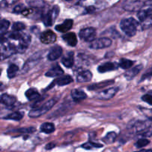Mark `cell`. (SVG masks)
I'll list each match as a JSON object with an SVG mask.
<instances>
[{
  "instance_id": "484cf974",
  "label": "cell",
  "mask_w": 152,
  "mask_h": 152,
  "mask_svg": "<svg viewBox=\"0 0 152 152\" xmlns=\"http://www.w3.org/2000/svg\"><path fill=\"white\" fill-rule=\"evenodd\" d=\"M18 71H19V67H18L17 65H14V64H12V65H10V66L8 67V68H7V77H8V78L12 79V78H13L14 77H16Z\"/></svg>"
},
{
  "instance_id": "d590c367",
  "label": "cell",
  "mask_w": 152,
  "mask_h": 152,
  "mask_svg": "<svg viewBox=\"0 0 152 152\" xmlns=\"http://www.w3.org/2000/svg\"><path fill=\"white\" fill-rule=\"evenodd\" d=\"M18 0H3L2 2L1 3V6L3 7H6V6L11 5V4H14L15 2H16Z\"/></svg>"
},
{
  "instance_id": "7bdbcfd3",
  "label": "cell",
  "mask_w": 152,
  "mask_h": 152,
  "mask_svg": "<svg viewBox=\"0 0 152 152\" xmlns=\"http://www.w3.org/2000/svg\"><path fill=\"white\" fill-rule=\"evenodd\" d=\"M1 70H0V75H1Z\"/></svg>"
},
{
  "instance_id": "ffe728a7",
  "label": "cell",
  "mask_w": 152,
  "mask_h": 152,
  "mask_svg": "<svg viewBox=\"0 0 152 152\" xmlns=\"http://www.w3.org/2000/svg\"><path fill=\"white\" fill-rule=\"evenodd\" d=\"M114 83V80H107V81L102 82V83H98L93 85H91V86H89L88 87V89L90 91L98 90V89L99 88H104L105 87L110 86V85L113 84Z\"/></svg>"
},
{
  "instance_id": "9c48e42d",
  "label": "cell",
  "mask_w": 152,
  "mask_h": 152,
  "mask_svg": "<svg viewBox=\"0 0 152 152\" xmlns=\"http://www.w3.org/2000/svg\"><path fill=\"white\" fill-rule=\"evenodd\" d=\"M56 39V36L53 31H46L42 33L40 35V40L44 44H51L54 42Z\"/></svg>"
},
{
  "instance_id": "ba28073f",
  "label": "cell",
  "mask_w": 152,
  "mask_h": 152,
  "mask_svg": "<svg viewBox=\"0 0 152 152\" xmlns=\"http://www.w3.org/2000/svg\"><path fill=\"white\" fill-rule=\"evenodd\" d=\"M96 30L94 28H87L80 31V39L86 42H92L96 37Z\"/></svg>"
},
{
  "instance_id": "7402d4cb",
  "label": "cell",
  "mask_w": 152,
  "mask_h": 152,
  "mask_svg": "<svg viewBox=\"0 0 152 152\" xmlns=\"http://www.w3.org/2000/svg\"><path fill=\"white\" fill-rule=\"evenodd\" d=\"M73 82V78L69 75L65 76V77H59V79L55 81L56 85H58L59 86H67V85L70 84Z\"/></svg>"
},
{
  "instance_id": "4dcf8cb0",
  "label": "cell",
  "mask_w": 152,
  "mask_h": 152,
  "mask_svg": "<svg viewBox=\"0 0 152 152\" xmlns=\"http://www.w3.org/2000/svg\"><path fill=\"white\" fill-rule=\"evenodd\" d=\"M25 25L23 22H15L13 25H12V30L13 31H16V32H20L21 31L24 30L25 28Z\"/></svg>"
},
{
  "instance_id": "8fae6325",
  "label": "cell",
  "mask_w": 152,
  "mask_h": 152,
  "mask_svg": "<svg viewBox=\"0 0 152 152\" xmlns=\"http://www.w3.org/2000/svg\"><path fill=\"white\" fill-rule=\"evenodd\" d=\"M64 74V71L59 65H55L51 68L48 70V72H46L45 76L48 77H56L62 75Z\"/></svg>"
},
{
  "instance_id": "5b68a950",
  "label": "cell",
  "mask_w": 152,
  "mask_h": 152,
  "mask_svg": "<svg viewBox=\"0 0 152 152\" xmlns=\"http://www.w3.org/2000/svg\"><path fill=\"white\" fill-rule=\"evenodd\" d=\"M149 0H126L123 4V8L128 11H136L145 5Z\"/></svg>"
},
{
  "instance_id": "8992f818",
  "label": "cell",
  "mask_w": 152,
  "mask_h": 152,
  "mask_svg": "<svg viewBox=\"0 0 152 152\" xmlns=\"http://www.w3.org/2000/svg\"><path fill=\"white\" fill-rule=\"evenodd\" d=\"M112 44V41L111 39L107 37H102V38L94 39L90 44V48L92 49H102L105 48H108Z\"/></svg>"
},
{
  "instance_id": "6da1fadb",
  "label": "cell",
  "mask_w": 152,
  "mask_h": 152,
  "mask_svg": "<svg viewBox=\"0 0 152 152\" xmlns=\"http://www.w3.org/2000/svg\"><path fill=\"white\" fill-rule=\"evenodd\" d=\"M7 45L13 53H24L31 43V37L21 32H10L3 34Z\"/></svg>"
},
{
  "instance_id": "52a82bcc",
  "label": "cell",
  "mask_w": 152,
  "mask_h": 152,
  "mask_svg": "<svg viewBox=\"0 0 152 152\" xmlns=\"http://www.w3.org/2000/svg\"><path fill=\"white\" fill-rule=\"evenodd\" d=\"M118 91L119 88L117 87L110 88L105 89V90H103L99 92V93H98L96 94V99H102V100H108V99L114 97Z\"/></svg>"
},
{
  "instance_id": "1f68e13d",
  "label": "cell",
  "mask_w": 152,
  "mask_h": 152,
  "mask_svg": "<svg viewBox=\"0 0 152 152\" xmlns=\"http://www.w3.org/2000/svg\"><path fill=\"white\" fill-rule=\"evenodd\" d=\"M150 141L148 140L142 138V139L139 140L135 143V146H136L137 148H142V147L146 146V145H148Z\"/></svg>"
},
{
  "instance_id": "277c9868",
  "label": "cell",
  "mask_w": 152,
  "mask_h": 152,
  "mask_svg": "<svg viewBox=\"0 0 152 152\" xmlns=\"http://www.w3.org/2000/svg\"><path fill=\"white\" fill-rule=\"evenodd\" d=\"M59 7L57 5H54L50 10H49L47 13L43 14L42 21L45 25L46 26H51L54 23L56 17L59 15Z\"/></svg>"
},
{
  "instance_id": "30bf717a",
  "label": "cell",
  "mask_w": 152,
  "mask_h": 152,
  "mask_svg": "<svg viewBox=\"0 0 152 152\" xmlns=\"http://www.w3.org/2000/svg\"><path fill=\"white\" fill-rule=\"evenodd\" d=\"M62 54V48L59 45H55L50 48L48 54V59L50 61H54L59 59Z\"/></svg>"
},
{
  "instance_id": "f35d334b",
  "label": "cell",
  "mask_w": 152,
  "mask_h": 152,
  "mask_svg": "<svg viewBox=\"0 0 152 152\" xmlns=\"http://www.w3.org/2000/svg\"><path fill=\"white\" fill-rule=\"evenodd\" d=\"M151 76H152V68H151V69L148 70V71L146 73V74H144L143 77H142V80H144V79H145V78H146V77H151Z\"/></svg>"
},
{
  "instance_id": "d4e9b609",
  "label": "cell",
  "mask_w": 152,
  "mask_h": 152,
  "mask_svg": "<svg viewBox=\"0 0 152 152\" xmlns=\"http://www.w3.org/2000/svg\"><path fill=\"white\" fill-rule=\"evenodd\" d=\"M134 65L133 61L130 59H126V58H122L119 62V66L123 69H129L132 65Z\"/></svg>"
},
{
  "instance_id": "ab89813d",
  "label": "cell",
  "mask_w": 152,
  "mask_h": 152,
  "mask_svg": "<svg viewBox=\"0 0 152 152\" xmlns=\"http://www.w3.org/2000/svg\"><path fill=\"white\" fill-rule=\"evenodd\" d=\"M134 152H152V149H142L140 151Z\"/></svg>"
},
{
  "instance_id": "2e32d148",
  "label": "cell",
  "mask_w": 152,
  "mask_h": 152,
  "mask_svg": "<svg viewBox=\"0 0 152 152\" xmlns=\"http://www.w3.org/2000/svg\"><path fill=\"white\" fill-rule=\"evenodd\" d=\"M118 65H117L114 62H106V63H104L102 65H99L98 67L97 70L99 73H105L108 72V71H114V70L117 69Z\"/></svg>"
},
{
  "instance_id": "74e56055",
  "label": "cell",
  "mask_w": 152,
  "mask_h": 152,
  "mask_svg": "<svg viewBox=\"0 0 152 152\" xmlns=\"http://www.w3.org/2000/svg\"><path fill=\"white\" fill-rule=\"evenodd\" d=\"M55 146H56V144H55L54 142H50V143H48V145H46L45 149L50 150V149H52V148H54Z\"/></svg>"
},
{
  "instance_id": "e575fe53",
  "label": "cell",
  "mask_w": 152,
  "mask_h": 152,
  "mask_svg": "<svg viewBox=\"0 0 152 152\" xmlns=\"http://www.w3.org/2000/svg\"><path fill=\"white\" fill-rule=\"evenodd\" d=\"M142 99L144 102H147L149 105H152V95L145 94L142 96Z\"/></svg>"
},
{
  "instance_id": "3957f363",
  "label": "cell",
  "mask_w": 152,
  "mask_h": 152,
  "mask_svg": "<svg viewBox=\"0 0 152 152\" xmlns=\"http://www.w3.org/2000/svg\"><path fill=\"white\" fill-rule=\"evenodd\" d=\"M59 98L58 97H54L53 99H50V100L48 101L47 102H45V104H43L42 105V107H39L38 108H36V109L31 110L30 111L29 116L31 118H37L39 117H41L43 114H45V113H47L49 110L51 109L53 107V105L57 102Z\"/></svg>"
},
{
  "instance_id": "4316f807",
  "label": "cell",
  "mask_w": 152,
  "mask_h": 152,
  "mask_svg": "<svg viewBox=\"0 0 152 152\" xmlns=\"http://www.w3.org/2000/svg\"><path fill=\"white\" fill-rule=\"evenodd\" d=\"M24 116L23 112H20V111H16V112H13L12 114H8L7 116H6L4 117L5 120H16V121H19V120H22V117Z\"/></svg>"
},
{
  "instance_id": "836d02e7",
  "label": "cell",
  "mask_w": 152,
  "mask_h": 152,
  "mask_svg": "<svg viewBox=\"0 0 152 152\" xmlns=\"http://www.w3.org/2000/svg\"><path fill=\"white\" fill-rule=\"evenodd\" d=\"M26 9L25 6L22 4H19L18 5H16V7L13 8V13H22L24 12V10Z\"/></svg>"
},
{
  "instance_id": "b9f144b4",
  "label": "cell",
  "mask_w": 152,
  "mask_h": 152,
  "mask_svg": "<svg viewBox=\"0 0 152 152\" xmlns=\"http://www.w3.org/2000/svg\"><path fill=\"white\" fill-rule=\"evenodd\" d=\"M1 59H2V56H1V52H0V60H1Z\"/></svg>"
},
{
  "instance_id": "603a6c76",
  "label": "cell",
  "mask_w": 152,
  "mask_h": 152,
  "mask_svg": "<svg viewBox=\"0 0 152 152\" xmlns=\"http://www.w3.org/2000/svg\"><path fill=\"white\" fill-rule=\"evenodd\" d=\"M55 126L53 123H45L40 126V131L45 134H51L54 132Z\"/></svg>"
},
{
  "instance_id": "9a60e30c",
  "label": "cell",
  "mask_w": 152,
  "mask_h": 152,
  "mask_svg": "<svg viewBox=\"0 0 152 152\" xmlns=\"http://www.w3.org/2000/svg\"><path fill=\"white\" fill-rule=\"evenodd\" d=\"M92 77H93V75L90 71H81L77 75V80L78 83H88V82L91 80Z\"/></svg>"
},
{
  "instance_id": "60d3db41",
  "label": "cell",
  "mask_w": 152,
  "mask_h": 152,
  "mask_svg": "<svg viewBox=\"0 0 152 152\" xmlns=\"http://www.w3.org/2000/svg\"><path fill=\"white\" fill-rule=\"evenodd\" d=\"M4 86L3 85L2 83H0V91H2L3 89H4Z\"/></svg>"
},
{
  "instance_id": "7c38bea8",
  "label": "cell",
  "mask_w": 152,
  "mask_h": 152,
  "mask_svg": "<svg viewBox=\"0 0 152 152\" xmlns=\"http://www.w3.org/2000/svg\"><path fill=\"white\" fill-rule=\"evenodd\" d=\"M73 23L74 22H73L72 19H66L62 24L56 25L55 29L59 31V32L65 33L69 31L70 29H71L73 26Z\"/></svg>"
},
{
  "instance_id": "cb8c5ba5",
  "label": "cell",
  "mask_w": 152,
  "mask_h": 152,
  "mask_svg": "<svg viewBox=\"0 0 152 152\" xmlns=\"http://www.w3.org/2000/svg\"><path fill=\"white\" fill-rule=\"evenodd\" d=\"M27 4L33 8L39 9L45 6L44 0H25Z\"/></svg>"
},
{
  "instance_id": "5bb4252c",
  "label": "cell",
  "mask_w": 152,
  "mask_h": 152,
  "mask_svg": "<svg viewBox=\"0 0 152 152\" xmlns=\"http://www.w3.org/2000/svg\"><path fill=\"white\" fill-rule=\"evenodd\" d=\"M0 102L5 105L6 106H12L16 103V98L14 96L4 94L0 96Z\"/></svg>"
},
{
  "instance_id": "44dd1931",
  "label": "cell",
  "mask_w": 152,
  "mask_h": 152,
  "mask_svg": "<svg viewBox=\"0 0 152 152\" xmlns=\"http://www.w3.org/2000/svg\"><path fill=\"white\" fill-rule=\"evenodd\" d=\"M25 96H26V97L28 98V100L34 101V100H36V99H39L40 96V94L37 89L30 88L25 92Z\"/></svg>"
},
{
  "instance_id": "e0dca14e",
  "label": "cell",
  "mask_w": 152,
  "mask_h": 152,
  "mask_svg": "<svg viewBox=\"0 0 152 152\" xmlns=\"http://www.w3.org/2000/svg\"><path fill=\"white\" fill-rule=\"evenodd\" d=\"M62 63L66 68H71L74 64V57L73 52H68L62 59Z\"/></svg>"
},
{
  "instance_id": "ee69618b",
  "label": "cell",
  "mask_w": 152,
  "mask_h": 152,
  "mask_svg": "<svg viewBox=\"0 0 152 152\" xmlns=\"http://www.w3.org/2000/svg\"><path fill=\"white\" fill-rule=\"evenodd\" d=\"M66 1H70V0H66Z\"/></svg>"
},
{
  "instance_id": "f1b7e54d",
  "label": "cell",
  "mask_w": 152,
  "mask_h": 152,
  "mask_svg": "<svg viewBox=\"0 0 152 152\" xmlns=\"http://www.w3.org/2000/svg\"><path fill=\"white\" fill-rule=\"evenodd\" d=\"M83 148L87 150H91L92 148H102V145L99 143H96V142H88L86 143H84L82 145Z\"/></svg>"
},
{
  "instance_id": "4fadbf2b",
  "label": "cell",
  "mask_w": 152,
  "mask_h": 152,
  "mask_svg": "<svg viewBox=\"0 0 152 152\" xmlns=\"http://www.w3.org/2000/svg\"><path fill=\"white\" fill-rule=\"evenodd\" d=\"M62 39L68 45L71 46V47H74L77 45V36L74 33L70 32L68 34H65V35L62 36Z\"/></svg>"
},
{
  "instance_id": "ac0fdd59",
  "label": "cell",
  "mask_w": 152,
  "mask_h": 152,
  "mask_svg": "<svg viewBox=\"0 0 152 152\" xmlns=\"http://www.w3.org/2000/svg\"><path fill=\"white\" fill-rule=\"evenodd\" d=\"M142 69V65H139L137 66L134 67V68H132L129 71H128L125 74V77L128 80H132L133 78H134L140 72L141 70Z\"/></svg>"
},
{
  "instance_id": "f6af8a7d",
  "label": "cell",
  "mask_w": 152,
  "mask_h": 152,
  "mask_svg": "<svg viewBox=\"0 0 152 152\" xmlns=\"http://www.w3.org/2000/svg\"><path fill=\"white\" fill-rule=\"evenodd\" d=\"M0 18H1V16H0Z\"/></svg>"
},
{
  "instance_id": "7a4b0ae2",
  "label": "cell",
  "mask_w": 152,
  "mask_h": 152,
  "mask_svg": "<svg viewBox=\"0 0 152 152\" xmlns=\"http://www.w3.org/2000/svg\"><path fill=\"white\" fill-rule=\"evenodd\" d=\"M138 26V22L132 17L123 19L120 22V28L129 37H133L136 34Z\"/></svg>"
},
{
  "instance_id": "d6a6232c",
  "label": "cell",
  "mask_w": 152,
  "mask_h": 152,
  "mask_svg": "<svg viewBox=\"0 0 152 152\" xmlns=\"http://www.w3.org/2000/svg\"><path fill=\"white\" fill-rule=\"evenodd\" d=\"M14 132H19V133H33L35 132V129L33 127L29 128H22V129H16V130L13 131Z\"/></svg>"
},
{
  "instance_id": "d6986e66",
  "label": "cell",
  "mask_w": 152,
  "mask_h": 152,
  "mask_svg": "<svg viewBox=\"0 0 152 152\" xmlns=\"http://www.w3.org/2000/svg\"><path fill=\"white\" fill-rule=\"evenodd\" d=\"M71 96H72L73 99L76 102H80V101L87 98L86 94L83 91L79 90V89H74L71 91Z\"/></svg>"
},
{
  "instance_id": "f546056e",
  "label": "cell",
  "mask_w": 152,
  "mask_h": 152,
  "mask_svg": "<svg viewBox=\"0 0 152 152\" xmlns=\"http://www.w3.org/2000/svg\"><path fill=\"white\" fill-rule=\"evenodd\" d=\"M10 26V22L6 19H2L0 20V34H4L7 31Z\"/></svg>"
},
{
  "instance_id": "83f0119b",
  "label": "cell",
  "mask_w": 152,
  "mask_h": 152,
  "mask_svg": "<svg viewBox=\"0 0 152 152\" xmlns=\"http://www.w3.org/2000/svg\"><path fill=\"white\" fill-rule=\"evenodd\" d=\"M117 138V134L115 132H109L106 134V136L102 139L103 142L106 144H111L115 141Z\"/></svg>"
},
{
  "instance_id": "8d00e7d4",
  "label": "cell",
  "mask_w": 152,
  "mask_h": 152,
  "mask_svg": "<svg viewBox=\"0 0 152 152\" xmlns=\"http://www.w3.org/2000/svg\"><path fill=\"white\" fill-rule=\"evenodd\" d=\"M142 135L143 137H151L152 136V126L151 127H150L148 130L145 131L144 133H142Z\"/></svg>"
}]
</instances>
